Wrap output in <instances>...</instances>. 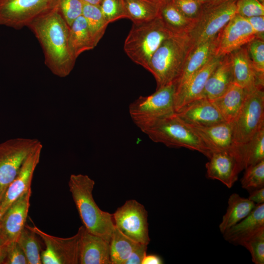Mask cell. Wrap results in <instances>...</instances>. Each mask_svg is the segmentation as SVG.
I'll return each mask as SVG.
<instances>
[{
  "mask_svg": "<svg viewBox=\"0 0 264 264\" xmlns=\"http://www.w3.org/2000/svg\"><path fill=\"white\" fill-rule=\"evenodd\" d=\"M8 246L0 241V264H3L5 260Z\"/></svg>",
  "mask_w": 264,
  "mask_h": 264,
  "instance_id": "7dc6e473",
  "label": "cell"
},
{
  "mask_svg": "<svg viewBox=\"0 0 264 264\" xmlns=\"http://www.w3.org/2000/svg\"><path fill=\"white\" fill-rule=\"evenodd\" d=\"M128 19L132 22L152 20L159 16L160 2L155 0H123Z\"/></svg>",
  "mask_w": 264,
  "mask_h": 264,
  "instance_id": "f1b7e54d",
  "label": "cell"
},
{
  "mask_svg": "<svg viewBox=\"0 0 264 264\" xmlns=\"http://www.w3.org/2000/svg\"><path fill=\"white\" fill-rule=\"evenodd\" d=\"M43 240L46 247L51 249L60 261L61 264H78V246L79 234L62 238L49 235L36 226L25 225Z\"/></svg>",
  "mask_w": 264,
  "mask_h": 264,
  "instance_id": "44dd1931",
  "label": "cell"
},
{
  "mask_svg": "<svg viewBox=\"0 0 264 264\" xmlns=\"http://www.w3.org/2000/svg\"><path fill=\"white\" fill-rule=\"evenodd\" d=\"M231 124L235 143L240 149L264 126V88L247 91L243 104Z\"/></svg>",
  "mask_w": 264,
  "mask_h": 264,
  "instance_id": "ba28073f",
  "label": "cell"
},
{
  "mask_svg": "<svg viewBox=\"0 0 264 264\" xmlns=\"http://www.w3.org/2000/svg\"><path fill=\"white\" fill-rule=\"evenodd\" d=\"M3 264H28L26 258L17 242H13L8 246Z\"/></svg>",
  "mask_w": 264,
  "mask_h": 264,
  "instance_id": "60d3db41",
  "label": "cell"
},
{
  "mask_svg": "<svg viewBox=\"0 0 264 264\" xmlns=\"http://www.w3.org/2000/svg\"><path fill=\"white\" fill-rule=\"evenodd\" d=\"M163 261L160 257L155 254L146 255L142 264H162Z\"/></svg>",
  "mask_w": 264,
  "mask_h": 264,
  "instance_id": "bcb514c9",
  "label": "cell"
},
{
  "mask_svg": "<svg viewBox=\"0 0 264 264\" xmlns=\"http://www.w3.org/2000/svg\"><path fill=\"white\" fill-rule=\"evenodd\" d=\"M223 56H214L202 68L182 84L176 86V112L189 102L200 97L206 81Z\"/></svg>",
  "mask_w": 264,
  "mask_h": 264,
  "instance_id": "2e32d148",
  "label": "cell"
},
{
  "mask_svg": "<svg viewBox=\"0 0 264 264\" xmlns=\"http://www.w3.org/2000/svg\"><path fill=\"white\" fill-rule=\"evenodd\" d=\"M41 260L43 264H61L56 255L47 247L41 253Z\"/></svg>",
  "mask_w": 264,
  "mask_h": 264,
  "instance_id": "ee69618b",
  "label": "cell"
},
{
  "mask_svg": "<svg viewBox=\"0 0 264 264\" xmlns=\"http://www.w3.org/2000/svg\"><path fill=\"white\" fill-rule=\"evenodd\" d=\"M234 83L246 90L257 87L264 88V74L255 69L249 56L246 45L229 54Z\"/></svg>",
  "mask_w": 264,
  "mask_h": 264,
  "instance_id": "ffe728a7",
  "label": "cell"
},
{
  "mask_svg": "<svg viewBox=\"0 0 264 264\" xmlns=\"http://www.w3.org/2000/svg\"><path fill=\"white\" fill-rule=\"evenodd\" d=\"M58 0H0V24L15 29L27 26L53 9Z\"/></svg>",
  "mask_w": 264,
  "mask_h": 264,
  "instance_id": "30bf717a",
  "label": "cell"
},
{
  "mask_svg": "<svg viewBox=\"0 0 264 264\" xmlns=\"http://www.w3.org/2000/svg\"><path fill=\"white\" fill-rule=\"evenodd\" d=\"M238 245L249 251L254 264H264V227L241 241Z\"/></svg>",
  "mask_w": 264,
  "mask_h": 264,
  "instance_id": "836d02e7",
  "label": "cell"
},
{
  "mask_svg": "<svg viewBox=\"0 0 264 264\" xmlns=\"http://www.w3.org/2000/svg\"><path fill=\"white\" fill-rule=\"evenodd\" d=\"M99 7L109 24L121 19H128L123 0H102Z\"/></svg>",
  "mask_w": 264,
  "mask_h": 264,
  "instance_id": "d590c367",
  "label": "cell"
},
{
  "mask_svg": "<svg viewBox=\"0 0 264 264\" xmlns=\"http://www.w3.org/2000/svg\"><path fill=\"white\" fill-rule=\"evenodd\" d=\"M84 3L99 5L102 0H81Z\"/></svg>",
  "mask_w": 264,
  "mask_h": 264,
  "instance_id": "c3c4849f",
  "label": "cell"
},
{
  "mask_svg": "<svg viewBox=\"0 0 264 264\" xmlns=\"http://www.w3.org/2000/svg\"><path fill=\"white\" fill-rule=\"evenodd\" d=\"M246 94L245 89L234 83L222 95L211 100L224 120L232 123L239 112Z\"/></svg>",
  "mask_w": 264,
  "mask_h": 264,
  "instance_id": "d4e9b609",
  "label": "cell"
},
{
  "mask_svg": "<svg viewBox=\"0 0 264 264\" xmlns=\"http://www.w3.org/2000/svg\"><path fill=\"white\" fill-rule=\"evenodd\" d=\"M249 199L256 205L264 203V187L249 192Z\"/></svg>",
  "mask_w": 264,
  "mask_h": 264,
  "instance_id": "f6af8a7d",
  "label": "cell"
},
{
  "mask_svg": "<svg viewBox=\"0 0 264 264\" xmlns=\"http://www.w3.org/2000/svg\"><path fill=\"white\" fill-rule=\"evenodd\" d=\"M264 227V203L257 205L243 219L222 234L224 239L235 245Z\"/></svg>",
  "mask_w": 264,
  "mask_h": 264,
  "instance_id": "cb8c5ba5",
  "label": "cell"
},
{
  "mask_svg": "<svg viewBox=\"0 0 264 264\" xmlns=\"http://www.w3.org/2000/svg\"><path fill=\"white\" fill-rule=\"evenodd\" d=\"M190 126H209L226 122L212 101L206 98L196 99L176 112Z\"/></svg>",
  "mask_w": 264,
  "mask_h": 264,
  "instance_id": "ac0fdd59",
  "label": "cell"
},
{
  "mask_svg": "<svg viewBox=\"0 0 264 264\" xmlns=\"http://www.w3.org/2000/svg\"><path fill=\"white\" fill-rule=\"evenodd\" d=\"M163 0H163L162 1H163ZM198 0L201 1V2H202L204 4H207V3H209L210 1L211 0Z\"/></svg>",
  "mask_w": 264,
  "mask_h": 264,
  "instance_id": "f907efd6",
  "label": "cell"
},
{
  "mask_svg": "<svg viewBox=\"0 0 264 264\" xmlns=\"http://www.w3.org/2000/svg\"><path fill=\"white\" fill-rule=\"evenodd\" d=\"M255 38L247 19L236 14L218 34L215 55L229 54Z\"/></svg>",
  "mask_w": 264,
  "mask_h": 264,
  "instance_id": "7c38bea8",
  "label": "cell"
},
{
  "mask_svg": "<svg viewBox=\"0 0 264 264\" xmlns=\"http://www.w3.org/2000/svg\"><path fill=\"white\" fill-rule=\"evenodd\" d=\"M227 0H211L209 3L205 4V5H215V4H219V3L224 2ZM261 0L264 1V0Z\"/></svg>",
  "mask_w": 264,
  "mask_h": 264,
  "instance_id": "681fc988",
  "label": "cell"
},
{
  "mask_svg": "<svg viewBox=\"0 0 264 264\" xmlns=\"http://www.w3.org/2000/svg\"><path fill=\"white\" fill-rule=\"evenodd\" d=\"M190 126L198 134L212 153L216 151L234 153L242 159L240 149L234 141L231 123L223 122L209 126Z\"/></svg>",
  "mask_w": 264,
  "mask_h": 264,
  "instance_id": "d6986e66",
  "label": "cell"
},
{
  "mask_svg": "<svg viewBox=\"0 0 264 264\" xmlns=\"http://www.w3.org/2000/svg\"><path fill=\"white\" fill-rule=\"evenodd\" d=\"M28 27L40 43L44 63L51 72L59 77L68 76L73 69L76 59L69 46V27L57 6L36 19Z\"/></svg>",
  "mask_w": 264,
  "mask_h": 264,
  "instance_id": "6da1fadb",
  "label": "cell"
},
{
  "mask_svg": "<svg viewBox=\"0 0 264 264\" xmlns=\"http://www.w3.org/2000/svg\"><path fill=\"white\" fill-rule=\"evenodd\" d=\"M34 232L24 227L17 241L28 264H42L40 244Z\"/></svg>",
  "mask_w": 264,
  "mask_h": 264,
  "instance_id": "d6a6232c",
  "label": "cell"
},
{
  "mask_svg": "<svg viewBox=\"0 0 264 264\" xmlns=\"http://www.w3.org/2000/svg\"></svg>",
  "mask_w": 264,
  "mask_h": 264,
  "instance_id": "f5cc1de1",
  "label": "cell"
},
{
  "mask_svg": "<svg viewBox=\"0 0 264 264\" xmlns=\"http://www.w3.org/2000/svg\"><path fill=\"white\" fill-rule=\"evenodd\" d=\"M84 3L81 0H58V10L69 27L82 15Z\"/></svg>",
  "mask_w": 264,
  "mask_h": 264,
  "instance_id": "8d00e7d4",
  "label": "cell"
},
{
  "mask_svg": "<svg viewBox=\"0 0 264 264\" xmlns=\"http://www.w3.org/2000/svg\"><path fill=\"white\" fill-rule=\"evenodd\" d=\"M172 0L184 16L194 21L200 15L204 4L198 0Z\"/></svg>",
  "mask_w": 264,
  "mask_h": 264,
  "instance_id": "ab89813d",
  "label": "cell"
},
{
  "mask_svg": "<svg viewBox=\"0 0 264 264\" xmlns=\"http://www.w3.org/2000/svg\"><path fill=\"white\" fill-rule=\"evenodd\" d=\"M237 0L204 4L199 17L186 33L191 48L216 36L237 14Z\"/></svg>",
  "mask_w": 264,
  "mask_h": 264,
  "instance_id": "52a82bcc",
  "label": "cell"
},
{
  "mask_svg": "<svg viewBox=\"0 0 264 264\" xmlns=\"http://www.w3.org/2000/svg\"><path fill=\"white\" fill-rule=\"evenodd\" d=\"M218 35L193 48L190 51L181 74L176 82L179 85L205 66L215 55Z\"/></svg>",
  "mask_w": 264,
  "mask_h": 264,
  "instance_id": "603a6c76",
  "label": "cell"
},
{
  "mask_svg": "<svg viewBox=\"0 0 264 264\" xmlns=\"http://www.w3.org/2000/svg\"><path fill=\"white\" fill-rule=\"evenodd\" d=\"M41 144L37 139L22 137L0 143V202L27 157Z\"/></svg>",
  "mask_w": 264,
  "mask_h": 264,
  "instance_id": "9c48e42d",
  "label": "cell"
},
{
  "mask_svg": "<svg viewBox=\"0 0 264 264\" xmlns=\"http://www.w3.org/2000/svg\"><path fill=\"white\" fill-rule=\"evenodd\" d=\"M246 19L252 27L256 38L264 41V16H253Z\"/></svg>",
  "mask_w": 264,
  "mask_h": 264,
  "instance_id": "7bdbcfd3",
  "label": "cell"
},
{
  "mask_svg": "<svg viewBox=\"0 0 264 264\" xmlns=\"http://www.w3.org/2000/svg\"><path fill=\"white\" fill-rule=\"evenodd\" d=\"M244 169L264 160V126L241 148Z\"/></svg>",
  "mask_w": 264,
  "mask_h": 264,
  "instance_id": "1f68e13d",
  "label": "cell"
},
{
  "mask_svg": "<svg viewBox=\"0 0 264 264\" xmlns=\"http://www.w3.org/2000/svg\"><path fill=\"white\" fill-rule=\"evenodd\" d=\"M42 148L41 143L28 155L19 173L7 187L0 202V219L14 202L31 189L34 173L39 163Z\"/></svg>",
  "mask_w": 264,
  "mask_h": 264,
  "instance_id": "9a60e30c",
  "label": "cell"
},
{
  "mask_svg": "<svg viewBox=\"0 0 264 264\" xmlns=\"http://www.w3.org/2000/svg\"><path fill=\"white\" fill-rule=\"evenodd\" d=\"M246 47L255 69L264 74V41L255 38L248 43Z\"/></svg>",
  "mask_w": 264,
  "mask_h": 264,
  "instance_id": "74e56055",
  "label": "cell"
},
{
  "mask_svg": "<svg viewBox=\"0 0 264 264\" xmlns=\"http://www.w3.org/2000/svg\"><path fill=\"white\" fill-rule=\"evenodd\" d=\"M208 159L205 164L207 177L220 181L228 188H232L244 169L241 157L234 153L213 152Z\"/></svg>",
  "mask_w": 264,
  "mask_h": 264,
  "instance_id": "4fadbf2b",
  "label": "cell"
},
{
  "mask_svg": "<svg viewBox=\"0 0 264 264\" xmlns=\"http://www.w3.org/2000/svg\"><path fill=\"white\" fill-rule=\"evenodd\" d=\"M234 83V78L229 54L224 55L209 76L200 98L210 100L217 98Z\"/></svg>",
  "mask_w": 264,
  "mask_h": 264,
  "instance_id": "7402d4cb",
  "label": "cell"
},
{
  "mask_svg": "<svg viewBox=\"0 0 264 264\" xmlns=\"http://www.w3.org/2000/svg\"><path fill=\"white\" fill-rule=\"evenodd\" d=\"M242 187L248 192L264 187V160L244 169Z\"/></svg>",
  "mask_w": 264,
  "mask_h": 264,
  "instance_id": "e575fe53",
  "label": "cell"
},
{
  "mask_svg": "<svg viewBox=\"0 0 264 264\" xmlns=\"http://www.w3.org/2000/svg\"><path fill=\"white\" fill-rule=\"evenodd\" d=\"M147 248L148 245L138 243L125 264H142L143 260L147 254Z\"/></svg>",
  "mask_w": 264,
  "mask_h": 264,
  "instance_id": "b9f144b4",
  "label": "cell"
},
{
  "mask_svg": "<svg viewBox=\"0 0 264 264\" xmlns=\"http://www.w3.org/2000/svg\"><path fill=\"white\" fill-rule=\"evenodd\" d=\"M192 49L186 34L173 33L154 52L147 70L154 76L156 88L176 82Z\"/></svg>",
  "mask_w": 264,
  "mask_h": 264,
  "instance_id": "3957f363",
  "label": "cell"
},
{
  "mask_svg": "<svg viewBox=\"0 0 264 264\" xmlns=\"http://www.w3.org/2000/svg\"><path fill=\"white\" fill-rule=\"evenodd\" d=\"M237 14L248 18L264 16V1L261 0H237Z\"/></svg>",
  "mask_w": 264,
  "mask_h": 264,
  "instance_id": "f35d334b",
  "label": "cell"
},
{
  "mask_svg": "<svg viewBox=\"0 0 264 264\" xmlns=\"http://www.w3.org/2000/svg\"><path fill=\"white\" fill-rule=\"evenodd\" d=\"M68 184L83 226L91 233L110 242L115 228L113 216L100 209L94 201V181L87 175L72 174Z\"/></svg>",
  "mask_w": 264,
  "mask_h": 264,
  "instance_id": "7a4b0ae2",
  "label": "cell"
},
{
  "mask_svg": "<svg viewBox=\"0 0 264 264\" xmlns=\"http://www.w3.org/2000/svg\"><path fill=\"white\" fill-rule=\"evenodd\" d=\"M173 34L159 16L150 21L132 22L124 50L133 62L147 70L154 52Z\"/></svg>",
  "mask_w": 264,
  "mask_h": 264,
  "instance_id": "277c9868",
  "label": "cell"
},
{
  "mask_svg": "<svg viewBox=\"0 0 264 264\" xmlns=\"http://www.w3.org/2000/svg\"><path fill=\"white\" fill-rule=\"evenodd\" d=\"M79 234L78 262L80 264H111L110 242L91 233L82 225Z\"/></svg>",
  "mask_w": 264,
  "mask_h": 264,
  "instance_id": "e0dca14e",
  "label": "cell"
},
{
  "mask_svg": "<svg viewBox=\"0 0 264 264\" xmlns=\"http://www.w3.org/2000/svg\"><path fill=\"white\" fill-rule=\"evenodd\" d=\"M68 44L76 59L83 52L95 47L83 15L76 19L69 27Z\"/></svg>",
  "mask_w": 264,
  "mask_h": 264,
  "instance_id": "4316f807",
  "label": "cell"
},
{
  "mask_svg": "<svg viewBox=\"0 0 264 264\" xmlns=\"http://www.w3.org/2000/svg\"><path fill=\"white\" fill-rule=\"evenodd\" d=\"M143 132L153 142L168 147H183L197 151L208 158L212 154L195 131L176 113L156 121Z\"/></svg>",
  "mask_w": 264,
  "mask_h": 264,
  "instance_id": "5b68a950",
  "label": "cell"
},
{
  "mask_svg": "<svg viewBox=\"0 0 264 264\" xmlns=\"http://www.w3.org/2000/svg\"><path fill=\"white\" fill-rule=\"evenodd\" d=\"M159 16L166 26L176 34H186L195 21L184 16L172 0L160 2Z\"/></svg>",
  "mask_w": 264,
  "mask_h": 264,
  "instance_id": "83f0119b",
  "label": "cell"
},
{
  "mask_svg": "<svg viewBox=\"0 0 264 264\" xmlns=\"http://www.w3.org/2000/svg\"><path fill=\"white\" fill-rule=\"evenodd\" d=\"M31 193L30 189L22 195L11 204L0 219V241L8 245L17 241L25 227Z\"/></svg>",
  "mask_w": 264,
  "mask_h": 264,
  "instance_id": "5bb4252c",
  "label": "cell"
},
{
  "mask_svg": "<svg viewBox=\"0 0 264 264\" xmlns=\"http://www.w3.org/2000/svg\"><path fill=\"white\" fill-rule=\"evenodd\" d=\"M159 2H161L163 0H155Z\"/></svg>",
  "mask_w": 264,
  "mask_h": 264,
  "instance_id": "816d5d0a",
  "label": "cell"
},
{
  "mask_svg": "<svg viewBox=\"0 0 264 264\" xmlns=\"http://www.w3.org/2000/svg\"><path fill=\"white\" fill-rule=\"evenodd\" d=\"M82 15L96 46L103 36L109 23L105 19L99 5L84 3Z\"/></svg>",
  "mask_w": 264,
  "mask_h": 264,
  "instance_id": "4dcf8cb0",
  "label": "cell"
},
{
  "mask_svg": "<svg viewBox=\"0 0 264 264\" xmlns=\"http://www.w3.org/2000/svg\"><path fill=\"white\" fill-rule=\"evenodd\" d=\"M174 82L156 89L153 94L140 96L129 106L134 124L143 132L156 121L176 113Z\"/></svg>",
  "mask_w": 264,
  "mask_h": 264,
  "instance_id": "8992f818",
  "label": "cell"
},
{
  "mask_svg": "<svg viewBox=\"0 0 264 264\" xmlns=\"http://www.w3.org/2000/svg\"><path fill=\"white\" fill-rule=\"evenodd\" d=\"M256 205L248 198L242 197L237 193L231 194L228 198L226 211L219 225L220 232L224 233L245 218Z\"/></svg>",
  "mask_w": 264,
  "mask_h": 264,
  "instance_id": "484cf974",
  "label": "cell"
},
{
  "mask_svg": "<svg viewBox=\"0 0 264 264\" xmlns=\"http://www.w3.org/2000/svg\"><path fill=\"white\" fill-rule=\"evenodd\" d=\"M138 244L115 227L110 241L111 264H125Z\"/></svg>",
  "mask_w": 264,
  "mask_h": 264,
  "instance_id": "f546056e",
  "label": "cell"
},
{
  "mask_svg": "<svg viewBox=\"0 0 264 264\" xmlns=\"http://www.w3.org/2000/svg\"><path fill=\"white\" fill-rule=\"evenodd\" d=\"M112 216L115 227L122 234L135 242L149 244L148 212L143 205L128 200Z\"/></svg>",
  "mask_w": 264,
  "mask_h": 264,
  "instance_id": "8fae6325",
  "label": "cell"
}]
</instances>
